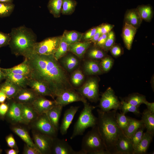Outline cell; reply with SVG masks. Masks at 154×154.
<instances>
[{"label":"cell","instance_id":"obj_1","mask_svg":"<svg viewBox=\"0 0 154 154\" xmlns=\"http://www.w3.org/2000/svg\"><path fill=\"white\" fill-rule=\"evenodd\" d=\"M27 58L31 70L30 78L44 83L54 97L66 90L73 89L66 71L54 55L33 53Z\"/></svg>","mask_w":154,"mask_h":154},{"label":"cell","instance_id":"obj_2","mask_svg":"<svg viewBox=\"0 0 154 154\" xmlns=\"http://www.w3.org/2000/svg\"><path fill=\"white\" fill-rule=\"evenodd\" d=\"M97 111L98 117L96 125L107 150L110 154H116L117 142L123 133L116 122L117 111L104 112L98 109Z\"/></svg>","mask_w":154,"mask_h":154},{"label":"cell","instance_id":"obj_3","mask_svg":"<svg viewBox=\"0 0 154 154\" xmlns=\"http://www.w3.org/2000/svg\"><path fill=\"white\" fill-rule=\"evenodd\" d=\"M11 39L9 45L12 53L16 56L28 58L33 53L37 36L30 28L25 25L12 28L10 33Z\"/></svg>","mask_w":154,"mask_h":154},{"label":"cell","instance_id":"obj_4","mask_svg":"<svg viewBox=\"0 0 154 154\" xmlns=\"http://www.w3.org/2000/svg\"><path fill=\"white\" fill-rule=\"evenodd\" d=\"M81 150L84 154H110L107 150L96 125L83 137Z\"/></svg>","mask_w":154,"mask_h":154},{"label":"cell","instance_id":"obj_5","mask_svg":"<svg viewBox=\"0 0 154 154\" xmlns=\"http://www.w3.org/2000/svg\"><path fill=\"white\" fill-rule=\"evenodd\" d=\"M84 108L75 123L70 138L72 139L76 136L82 135L86 130L96 125L97 118L92 113L95 108L87 101L83 103Z\"/></svg>","mask_w":154,"mask_h":154},{"label":"cell","instance_id":"obj_6","mask_svg":"<svg viewBox=\"0 0 154 154\" xmlns=\"http://www.w3.org/2000/svg\"><path fill=\"white\" fill-rule=\"evenodd\" d=\"M61 36L47 38L35 43L33 53L39 54L54 55L59 44Z\"/></svg>","mask_w":154,"mask_h":154},{"label":"cell","instance_id":"obj_7","mask_svg":"<svg viewBox=\"0 0 154 154\" xmlns=\"http://www.w3.org/2000/svg\"><path fill=\"white\" fill-rule=\"evenodd\" d=\"M120 102L118 99L113 90L108 88L102 94L98 107L104 112H108L112 110H120Z\"/></svg>","mask_w":154,"mask_h":154},{"label":"cell","instance_id":"obj_8","mask_svg":"<svg viewBox=\"0 0 154 154\" xmlns=\"http://www.w3.org/2000/svg\"><path fill=\"white\" fill-rule=\"evenodd\" d=\"M32 123L33 127L37 131L53 138L57 137L58 131L51 123L46 113L38 115Z\"/></svg>","mask_w":154,"mask_h":154},{"label":"cell","instance_id":"obj_9","mask_svg":"<svg viewBox=\"0 0 154 154\" xmlns=\"http://www.w3.org/2000/svg\"><path fill=\"white\" fill-rule=\"evenodd\" d=\"M34 143L41 154H51L53 138L37 131L33 134Z\"/></svg>","mask_w":154,"mask_h":154},{"label":"cell","instance_id":"obj_10","mask_svg":"<svg viewBox=\"0 0 154 154\" xmlns=\"http://www.w3.org/2000/svg\"><path fill=\"white\" fill-rule=\"evenodd\" d=\"M57 105L65 106L70 103L77 102H81L83 103L87 101L78 92L73 89L66 90L56 97L54 100Z\"/></svg>","mask_w":154,"mask_h":154},{"label":"cell","instance_id":"obj_11","mask_svg":"<svg viewBox=\"0 0 154 154\" xmlns=\"http://www.w3.org/2000/svg\"><path fill=\"white\" fill-rule=\"evenodd\" d=\"M51 154H84L81 150L78 151L74 150L66 140L57 137L53 138Z\"/></svg>","mask_w":154,"mask_h":154},{"label":"cell","instance_id":"obj_12","mask_svg":"<svg viewBox=\"0 0 154 154\" xmlns=\"http://www.w3.org/2000/svg\"><path fill=\"white\" fill-rule=\"evenodd\" d=\"M9 108L6 116L8 119L15 124L22 123V104L14 101L9 100Z\"/></svg>","mask_w":154,"mask_h":154},{"label":"cell","instance_id":"obj_13","mask_svg":"<svg viewBox=\"0 0 154 154\" xmlns=\"http://www.w3.org/2000/svg\"><path fill=\"white\" fill-rule=\"evenodd\" d=\"M56 105L57 104L54 100H50L42 96H38L31 104L38 115L46 113Z\"/></svg>","mask_w":154,"mask_h":154},{"label":"cell","instance_id":"obj_14","mask_svg":"<svg viewBox=\"0 0 154 154\" xmlns=\"http://www.w3.org/2000/svg\"><path fill=\"white\" fill-rule=\"evenodd\" d=\"M27 86L30 87L38 96L51 97L54 100V97L52 92L43 82L33 78H29Z\"/></svg>","mask_w":154,"mask_h":154},{"label":"cell","instance_id":"obj_15","mask_svg":"<svg viewBox=\"0 0 154 154\" xmlns=\"http://www.w3.org/2000/svg\"><path fill=\"white\" fill-rule=\"evenodd\" d=\"M38 96L32 89L21 88L13 99L22 104H31Z\"/></svg>","mask_w":154,"mask_h":154},{"label":"cell","instance_id":"obj_16","mask_svg":"<svg viewBox=\"0 0 154 154\" xmlns=\"http://www.w3.org/2000/svg\"><path fill=\"white\" fill-rule=\"evenodd\" d=\"M79 108L78 106H71L65 111L59 128L62 135H65L67 133L68 130Z\"/></svg>","mask_w":154,"mask_h":154},{"label":"cell","instance_id":"obj_17","mask_svg":"<svg viewBox=\"0 0 154 154\" xmlns=\"http://www.w3.org/2000/svg\"><path fill=\"white\" fill-rule=\"evenodd\" d=\"M116 147V154H133L134 149L130 139L124 133L118 138Z\"/></svg>","mask_w":154,"mask_h":154},{"label":"cell","instance_id":"obj_18","mask_svg":"<svg viewBox=\"0 0 154 154\" xmlns=\"http://www.w3.org/2000/svg\"><path fill=\"white\" fill-rule=\"evenodd\" d=\"M137 29L126 23L123 28L122 37L126 48L130 50Z\"/></svg>","mask_w":154,"mask_h":154},{"label":"cell","instance_id":"obj_19","mask_svg":"<svg viewBox=\"0 0 154 154\" xmlns=\"http://www.w3.org/2000/svg\"><path fill=\"white\" fill-rule=\"evenodd\" d=\"M2 69L6 72L22 75L29 78H31V70L27 58H25L22 62L13 67Z\"/></svg>","mask_w":154,"mask_h":154},{"label":"cell","instance_id":"obj_20","mask_svg":"<svg viewBox=\"0 0 154 154\" xmlns=\"http://www.w3.org/2000/svg\"><path fill=\"white\" fill-rule=\"evenodd\" d=\"M153 136L154 135L147 131L144 132L141 140L134 150L133 154L147 153Z\"/></svg>","mask_w":154,"mask_h":154},{"label":"cell","instance_id":"obj_21","mask_svg":"<svg viewBox=\"0 0 154 154\" xmlns=\"http://www.w3.org/2000/svg\"><path fill=\"white\" fill-rule=\"evenodd\" d=\"M63 106L56 105L53 106L46 113L50 121L57 131L59 129V121Z\"/></svg>","mask_w":154,"mask_h":154},{"label":"cell","instance_id":"obj_22","mask_svg":"<svg viewBox=\"0 0 154 154\" xmlns=\"http://www.w3.org/2000/svg\"><path fill=\"white\" fill-rule=\"evenodd\" d=\"M38 116L31 104H23L22 123L28 125L32 123Z\"/></svg>","mask_w":154,"mask_h":154},{"label":"cell","instance_id":"obj_23","mask_svg":"<svg viewBox=\"0 0 154 154\" xmlns=\"http://www.w3.org/2000/svg\"><path fill=\"white\" fill-rule=\"evenodd\" d=\"M124 20L125 23L137 29L140 27L142 21L136 9L127 10L126 12Z\"/></svg>","mask_w":154,"mask_h":154},{"label":"cell","instance_id":"obj_24","mask_svg":"<svg viewBox=\"0 0 154 154\" xmlns=\"http://www.w3.org/2000/svg\"><path fill=\"white\" fill-rule=\"evenodd\" d=\"M21 88L7 80L0 85V90L5 94L9 100L13 99Z\"/></svg>","mask_w":154,"mask_h":154},{"label":"cell","instance_id":"obj_25","mask_svg":"<svg viewBox=\"0 0 154 154\" xmlns=\"http://www.w3.org/2000/svg\"><path fill=\"white\" fill-rule=\"evenodd\" d=\"M2 69L4 73L5 79L9 81L21 88L27 86L29 78L23 75L5 72Z\"/></svg>","mask_w":154,"mask_h":154},{"label":"cell","instance_id":"obj_26","mask_svg":"<svg viewBox=\"0 0 154 154\" xmlns=\"http://www.w3.org/2000/svg\"><path fill=\"white\" fill-rule=\"evenodd\" d=\"M92 42L91 41L88 40L83 42H79L69 45V51L78 57L82 58Z\"/></svg>","mask_w":154,"mask_h":154},{"label":"cell","instance_id":"obj_27","mask_svg":"<svg viewBox=\"0 0 154 154\" xmlns=\"http://www.w3.org/2000/svg\"><path fill=\"white\" fill-rule=\"evenodd\" d=\"M141 120L147 131L154 134V113L145 110L142 114Z\"/></svg>","mask_w":154,"mask_h":154},{"label":"cell","instance_id":"obj_28","mask_svg":"<svg viewBox=\"0 0 154 154\" xmlns=\"http://www.w3.org/2000/svg\"><path fill=\"white\" fill-rule=\"evenodd\" d=\"M128 117V124L123 133L130 139L139 128L144 125L141 120H139L129 116Z\"/></svg>","mask_w":154,"mask_h":154},{"label":"cell","instance_id":"obj_29","mask_svg":"<svg viewBox=\"0 0 154 154\" xmlns=\"http://www.w3.org/2000/svg\"><path fill=\"white\" fill-rule=\"evenodd\" d=\"M83 33L75 31L65 30L62 36L65 41L70 45L80 42Z\"/></svg>","mask_w":154,"mask_h":154},{"label":"cell","instance_id":"obj_30","mask_svg":"<svg viewBox=\"0 0 154 154\" xmlns=\"http://www.w3.org/2000/svg\"><path fill=\"white\" fill-rule=\"evenodd\" d=\"M84 69L86 73L89 75L100 74L102 72L99 63L92 60H88L85 62Z\"/></svg>","mask_w":154,"mask_h":154},{"label":"cell","instance_id":"obj_31","mask_svg":"<svg viewBox=\"0 0 154 154\" xmlns=\"http://www.w3.org/2000/svg\"><path fill=\"white\" fill-rule=\"evenodd\" d=\"M12 129L15 133L25 142L26 145L37 148L26 129L23 128L18 127H13Z\"/></svg>","mask_w":154,"mask_h":154},{"label":"cell","instance_id":"obj_32","mask_svg":"<svg viewBox=\"0 0 154 154\" xmlns=\"http://www.w3.org/2000/svg\"><path fill=\"white\" fill-rule=\"evenodd\" d=\"M63 0H49L47 7L50 13L55 18L60 16Z\"/></svg>","mask_w":154,"mask_h":154},{"label":"cell","instance_id":"obj_33","mask_svg":"<svg viewBox=\"0 0 154 154\" xmlns=\"http://www.w3.org/2000/svg\"><path fill=\"white\" fill-rule=\"evenodd\" d=\"M125 101L133 106L139 107L147 101L145 96L138 93H133L123 98Z\"/></svg>","mask_w":154,"mask_h":154},{"label":"cell","instance_id":"obj_34","mask_svg":"<svg viewBox=\"0 0 154 154\" xmlns=\"http://www.w3.org/2000/svg\"><path fill=\"white\" fill-rule=\"evenodd\" d=\"M136 9L142 20H143L147 22L151 21L153 17V12L150 6L140 5L137 7Z\"/></svg>","mask_w":154,"mask_h":154},{"label":"cell","instance_id":"obj_35","mask_svg":"<svg viewBox=\"0 0 154 154\" xmlns=\"http://www.w3.org/2000/svg\"><path fill=\"white\" fill-rule=\"evenodd\" d=\"M120 109L121 112L126 114L128 112L133 113L134 114L139 116L141 114L139 107L133 106L125 101L123 98H120Z\"/></svg>","mask_w":154,"mask_h":154},{"label":"cell","instance_id":"obj_36","mask_svg":"<svg viewBox=\"0 0 154 154\" xmlns=\"http://www.w3.org/2000/svg\"><path fill=\"white\" fill-rule=\"evenodd\" d=\"M77 4L75 0H63L61 13L64 15L71 14L74 11Z\"/></svg>","mask_w":154,"mask_h":154},{"label":"cell","instance_id":"obj_37","mask_svg":"<svg viewBox=\"0 0 154 154\" xmlns=\"http://www.w3.org/2000/svg\"><path fill=\"white\" fill-rule=\"evenodd\" d=\"M69 45L64 40L61 36L58 46L54 54V56L57 60L63 56L69 50Z\"/></svg>","mask_w":154,"mask_h":154},{"label":"cell","instance_id":"obj_38","mask_svg":"<svg viewBox=\"0 0 154 154\" xmlns=\"http://www.w3.org/2000/svg\"><path fill=\"white\" fill-rule=\"evenodd\" d=\"M15 5L13 3L0 2V17H9L13 12Z\"/></svg>","mask_w":154,"mask_h":154},{"label":"cell","instance_id":"obj_39","mask_svg":"<svg viewBox=\"0 0 154 154\" xmlns=\"http://www.w3.org/2000/svg\"><path fill=\"white\" fill-rule=\"evenodd\" d=\"M106 52L102 48L96 46L89 50L88 55L92 59H100L107 56Z\"/></svg>","mask_w":154,"mask_h":154},{"label":"cell","instance_id":"obj_40","mask_svg":"<svg viewBox=\"0 0 154 154\" xmlns=\"http://www.w3.org/2000/svg\"><path fill=\"white\" fill-rule=\"evenodd\" d=\"M116 118L118 126L124 133L128 124V116H126L125 114L121 112L120 113L116 112Z\"/></svg>","mask_w":154,"mask_h":154},{"label":"cell","instance_id":"obj_41","mask_svg":"<svg viewBox=\"0 0 154 154\" xmlns=\"http://www.w3.org/2000/svg\"><path fill=\"white\" fill-rule=\"evenodd\" d=\"M145 128L144 125L139 128L130 139L134 150L141 140L144 134V131Z\"/></svg>","mask_w":154,"mask_h":154},{"label":"cell","instance_id":"obj_42","mask_svg":"<svg viewBox=\"0 0 154 154\" xmlns=\"http://www.w3.org/2000/svg\"><path fill=\"white\" fill-rule=\"evenodd\" d=\"M97 82L96 80L94 78L89 79L79 89L78 92L86 99L87 94Z\"/></svg>","mask_w":154,"mask_h":154},{"label":"cell","instance_id":"obj_43","mask_svg":"<svg viewBox=\"0 0 154 154\" xmlns=\"http://www.w3.org/2000/svg\"><path fill=\"white\" fill-rule=\"evenodd\" d=\"M63 62L66 68L69 70L74 69L78 64L77 59L72 55L68 56L65 57Z\"/></svg>","mask_w":154,"mask_h":154},{"label":"cell","instance_id":"obj_44","mask_svg":"<svg viewBox=\"0 0 154 154\" xmlns=\"http://www.w3.org/2000/svg\"><path fill=\"white\" fill-rule=\"evenodd\" d=\"M100 66L102 71L108 72L112 68L114 62L113 59L110 56H107L102 59Z\"/></svg>","mask_w":154,"mask_h":154},{"label":"cell","instance_id":"obj_45","mask_svg":"<svg viewBox=\"0 0 154 154\" xmlns=\"http://www.w3.org/2000/svg\"><path fill=\"white\" fill-rule=\"evenodd\" d=\"M115 36L113 31H111L108 33V38L103 45L102 49L108 52L115 44Z\"/></svg>","mask_w":154,"mask_h":154},{"label":"cell","instance_id":"obj_46","mask_svg":"<svg viewBox=\"0 0 154 154\" xmlns=\"http://www.w3.org/2000/svg\"><path fill=\"white\" fill-rule=\"evenodd\" d=\"M84 79V76L82 72L80 70L75 71L71 77L72 83L75 86L80 85Z\"/></svg>","mask_w":154,"mask_h":154},{"label":"cell","instance_id":"obj_47","mask_svg":"<svg viewBox=\"0 0 154 154\" xmlns=\"http://www.w3.org/2000/svg\"><path fill=\"white\" fill-rule=\"evenodd\" d=\"M10 39V33H5L0 31V48L9 45Z\"/></svg>","mask_w":154,"mask_h":154},{"label":"cell","instance_id":"obj_48","mask_svg":"<svg viewBox=\"0 0 154 154\" xmlns=\"http://www.w3.org/2000/svg\"><path fill=\"white\" fill-rule=\"evenodd\" d=\"M24 154H41L37 148L25 145L23 153Z\"/></svg>","mask_w":154,"mask_h":154},{"label":"cell","instance_id":"obj_49","mask_svg":"<svg viewBox=\"0 0 154 154\" xmlns=\"http://www.w3.org/2000/svg\"><path fill=\"white\" fill-rule=\"evenodd\" d=\"M6 140L8 146L11 148L18 149L15 139L11 134H10L6 137Z\"/></svg>","mask_w":154,"mask_h":154},{"label":"cell","instance_id":"obj_50","mask_svg":"<svg viewBox=\"0 0 154 154\" xmlns=\"http://www.w3.org/2000/svg\"><path fill=\"white\" fill-rule=\"evenodd\" d=\"M112 54L116 57L120 56L122 50L120 47L117 44H114L110 49Z\"/></svg>","mask_w":154,"mask_h":154},{"label":"cell","instance_id":"obj_51","mask_svg":"<svg viewBox=\"0 0 154 154\" xmlns=\"http://www.w3.org/2000/svg\"><path fill=\"white\" fill-rule=\"evenodd\" d=\"M97 27L92 28L83 34L82 38L85 40H89L95 35L97 31Z\"/></svg>","mask_w":154,"mask_h":154},{"label":"cell","instance_id":"obj_52","mask_svg":"<svg viewBox=\"0 0 154 154\" xmlns=\"http://www.w3.org/2000/svg\"><path fill=\"white\" fill-rule=\"evenodd\" d=\"M114 25L109 24H104L100 25V31L102 34L108 33L111 31Z\"/></svg>","mask_w":154,"mask_h":154},{"label":"cell","instance_id":"obj_53","mask_svg":"<svg viewBox=\"0 0 154 154\" xmlns=\"http://www.w3.org/2000/svg\"><path fill=\"white\" fill-rule=\"evenodd\" d=\"M108 33L102 34L98 40L95 45L102 49L108 38Z\"/></svg>","mask_w":154,"mask_h":154},{"label":"cell","instance_id":"obj_54","mask_svg":"<svg viewBox=\"0 0 154 154\" xmlns=\"http://www.w3.org/2000/svg\"><path fill=\"white\" fill-rule=\"evenodd\" d=\"M9 108L8 104L1 103L0 104V116L3 118L6 116Z\"/></svg>","mask_w":154,"mask_h":154},{"label":"cell","instance_id":"obj_55","mask_svg":"<svg viewBox=\"0 0 154 154\" xmlns=\"http://www.w3.org/2000/svg\"><path fill=\"white\" fill-rule=\"evenodd\" d=\"M101 35L100 26L97 27V31L96 33L89 40L91 41L92 42H93L94 45H95Z\"/></svg>","mask_w":154,"mask_h":154},{"label":"cell","instance_id":"obj_56","mask_svg":"<svg viewBox=\"0 0 154 154\" xmlns=\"http://www.w3.org/2000/svg\"><path fill=\"white\" fill-rule=\"evenodd\" d=\"M145 104L147 107V109L150 112L154 113V103L149 102L147 101L146 102Z\"/></svg>","mask_w":154,"mask_h":154},{"label":"cell","instance_id":"obj_57","mask_svg":"<svg viewBox=\"0 0 154 154\" xmlns=\"http://www.w3.org/2000/svg\"><path fill=\"white\" fill-rule=\"evenodd\" d=\"M19 152L18 149L11 148L6 150L5 152L7 154H17Z\"/></svg>","mask_w":154,"mask_h":154},{"label":"cell","instance_id":"obj_58","mask_svg":"<svg viewBox=\"0 0 154 154\" xmlns=\"http://www.w3.org/2000/svg\"><path fill=\"white\" fill-rule=\"evenodd\" d=\"M7 97L5 94L2 91L0 90V103H4Z\"/></svg>","mask_w":154,"mask_h":154},{"label":"cell","instance_id":"obj_59","mask_svg":"<svg viewBox=\"0 0 154 154\" xmlns=\"http://www.w3.org/2000/svg\"><path fill=\"white\" fill-rule=\"evenodd\" d=\"M4 79H5L4 73L2 69V68L0 67V82Z\"/></svg>","mask_w":154,"mask_h":154},{"label":"cell","instance_id":"obj_60","mask_svg":"<svg viewBox=\"0 0 154 154\" xmlns=\"http://www.w3.org/2000/svg\"><path fill=\"white\" fill-rule=\"evenodd\" d=\"M13 0H0V2L7 3H13Z\"/></svg>","mask_w":154,"mask_h":154},{"label":"cell","instance_id":"obj_61","mask_svg":"<svg viewBox=\"0 0 154 154\" xmlns=\"http://www.w3.org/2000/svg\"><path fill=\"white\" fill-rule=\"evenodd\" d=\"M2 152V150L0 147V154Z\"/></svg>","mask_w":154,"mask_h":154}]
</instances>
